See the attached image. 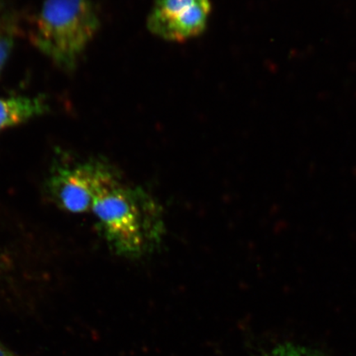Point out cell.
<instances>
[{
  "label": "cell",
  "instance_id": "7",
  "mask_svg": "<svg viewBox=\"0 0 356 356\" xmlns=\"http://www.w3.org/2000/svg\"><path fill=\"white\" fill-rule=\"evenodd\" d=\"M266 356H323L320 351L304 346L286 343L275 347Z\"/></svg>",
  "mask_w": 356,
  "mask_h": 356
},
{
  "label": "cell",
  "instance_id": "5",
  "mask_svg": "<svg viewBox=\"0 0 356 356\" xmlns=\"http://www.w3.org/2000/svg\"><path fill=\"white\" fill-rule=\"evenodd\" d=\"M49 110L42 96L0 97V131L41 117Z\"/></svg>",
  "mask_w": 356,
  "mask_h": 356
},
{
  "label": "cell",
  "instance_id": "3",
  "mask_svg": "<svg viewBox=\"0 0 356 356\" xmlns=\"http://www.w3.org/2000/svg\"><path fill=\"white\" fill-rule=\"evenodd\" d=\"M118 181L106 164L90 161L58 168L49 180L48 188L62 210L82 213L92 211L102 191Z\"/></svg>",
  "mask_w": 356,
  "mask_h": 356
},
{
  "label": "cell",
  "instance_id": "6",
  "mask_svg": "<svg viewBox=\"0 0 356 356\" xmlns=\"http://www.w3.org/2000/svg\"><path fill=\"white\" fill-rule=\"evenodd\" d=\"M16 25L10 15L0 8V74L11 55L15 42Z\"/></svg>",
  "mask_w": 356,
  "mask_h": 356
},
{
  "label": "cell",
  "instance_id": "8",
  "mask_svg": "<svg viewBox=\"0 0 356 356\" xmlns=\"http://www.w3.org/2000/svg\"><path fill=\"white\" fill-rule=\"evenodd\" d=\"M0 356H22L0 342Z\"/></svg>",
  "mask_w": 356,
  "mask_h": 356
},
{
  "label": "cell",
  "instance_id": "1",
  "mask_svg": "<svg viewBox=\"0 0 356 356\" xmlns=\"http://www.w3.org/2000/svg\"><path fill=\"white\" fill-rule=\"evenodd\" d=\"M102 233L118 254L135 257L153 250L163 232L161 211L140 188L120 181L102 191L92 209Z\"/></svg>",
  "mask_w": 356,
  "mask_h": 356
},
{
  "label": "cell",
  "instance_id": "2",
  "mask_svg": "<svg viewBox=\"0 0 356 356\" xmlns=\"http://www.w3.org/2000/svg\"><path fill=\"white\" fill-rule=\"evenodd\" d=\"M99 28L92 0H44L30 38L53 64L72 71Z\"/></svg>",
  "mask_w": 356,
  "mask_h": 356
},
{
  "label": "cell",
  "instance_id": "4",
  "mask_svg": "<svg viewBox=\"0 0 356 356\" xmlns=\"http://www.w3.org/2000/svg\"><path fill=\"white\" fill-rule=\"evenodd\" d=\"M211 8V0H155L147 28L166 41H188L207 29Z\"/></svg>",
  "mask_w": 356,
  "mask_h": 356
}]
</instances>
